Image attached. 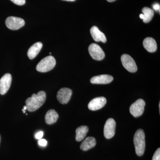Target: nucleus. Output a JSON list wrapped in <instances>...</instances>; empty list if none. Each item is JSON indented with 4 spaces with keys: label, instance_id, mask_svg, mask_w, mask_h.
<instances>
[{
    "label": "nucleus",
    "instance_id": "obj_1",
    "mask_svg": "<svg viewBox=\"0 0 160 160\" xmlns=\"http://www.w3.org/2000/svg\"><path fill=\"white\" fill-rule=\"evenodd\" d=\"M46 94L44 91L39 92L37 94H33L31 97L26 101L27 109L29 112H34L39 109L46 102Z\"/></svg>",
    "mask_w": 160,
    "mask_h": 160
},
{
    "label": "nucleus",
    "instance_id": "obj_2",
    "mask_svg": "<svg viewBox=\"0 0 160 160\" xmlns=\"http://www.w3.org/2000/svg\"><path fill=\"white\" fill-rule=\"evenodd\" d=\"M136 153L138 156L144 154L146 148L145 134L143 129H139L136 132L133 138Z\"/></svg>",
    "mask_w": 160,
    "mask_h": 160
},
{
    "label": "nucleus",
    "instance_id": "obj_3",
    "mask_svg": "<svg viewBox=\"0 0 160 160\" xmlns=\"http://www.w3.org/2000/svg\"><path fill=\"white\" fill-rule=\"evenodd\" d=\"M55 59L52 56H49L42 59L36 66L37 71L42 72H46L51 70L56 65Z\"/></svg>",
    "mask_w": 160,
    "mask_h": 160
},
{
    "label": "nucleus",
    "instance_id": "obj_4",
    "mask_svg": "<svg viewBox=\"0 0 160 160\" xmlns=\"http://www.w3.org/2000/svg\"><path fill=\"white\" fill-rule=\"evenodd\" d=\"M146 102L142 99H139L132 104L129 108V112L133 117H139L142 115L145 109Z\"/></svg>",
    "mask_w": 160,
    "mask_h": 160
},
{
    "label": "nucleus",
    "instance_id": "obj_5",
    "mask_svg": "<svg viewBox=\"0 0 160 160\" xmlns=\"http://www.w3.org/2000/svg\"><path fill=\"white\" fill-rule=\"evenodd\" d=\"M121 61L123 66L129 72H135L138 70L135 62L129 55L124 54L121 57Z\"/></svg>",
    "mask_w": 160,
    "mask_h": 160
},
{
    "label": "nucleus",
    "instance_id": "obj_6",
    "mask_svg": "<svg viewBox=\"0 0 160 160\" xmlns=\"http://www.w3.org/2000/svg\"><path fill=\"white\" fill-rule=\"evenodd\" d=\"M25 21L23 19L16 17H9L6 20V26L11 30H18L25 25Z\"/></svg>",
    "mask_w": 160,
    "mask_h": 160
},
{
    "label": "nucleus",
    "instance_id": "obj_7",
    "mask_svg": "<svg viewBox=\"0 0 160 160\" xmlns=\"http://www.w3.org/2000/svg\"><path fill=\"white\" fill-rule=\"evenodd\" d=\"M89 54L93 59L97 61H101L104 58L105 54L102 49L98 44L92 43L89 46Z\"/></svg>",
    "mask_w": 160,
    "mask_h": 160
},
{
    "label": "nucleus",
    "instance_id": "obj_8",
    "mask_svg": "<svg viewBox=\"0 0 160 160\" xmlns=\"http://www.w3.org/2000/svg\"><path fill=\"white\" fill-rule=\"evenodd\" d=\"M115 121L112 118H109L106 121L104 126V136L106 139H110L113 137L115 133Z\"/></svg>",
    "mask_w": 160,
    "mask_h": 160
},
{
    "label": "nucleus",
    "instance_id": "obj_9",
    "mask_svg": "<svg viewBox=\"0 0 160 160\" xmlns=\"http://www.w3.org/2000/svg\"><path fill=\"white\" fill-rule=\"evenodd\" d=\"M72 93L71 89L67 88H62L58 92L57 97L58 101L61 104H67L70 101Z\"/></svg>",
    "mask_w": 160,
    "mask_h": 160
},
{
    "label": "nucleus",
    "instance_id": "obj_10",
    "mask_svg": "<svg viewBox=\"0 0 160 160\" xmlns=\"http://www.w3.org/2000/svg\"><path fill=\"white\" fill-rule=\"evenodd\" d=\"M11 75L6 73L0 79V94H6L10 88L12 83Z\"/></svg>",
    "mask_w": 160,
    "mask_h": 160
},
{
    "label": "nucleus",
    "instance_id": "obj_11",
    "mask_svg": "<svg viewBox=\"0 0 160 160\" xmlns=\"http://www.w3.org/2000/svg\"><path fill=\"white\" fill-rule=\"evenodd\" d=\"M106 99L105 97H101L95 98L90 101L88 105V108L92 111L99 110L102 109L106 105Z\"/></svg>",
    "mask_w": 160,
    "mask_h": 160
},
{
    "label": "nucleus",
    "instance_id": "obj_12",
    "mask_svg": "<svg viewBox=\"0 0 160 160\" xmlns=\"http://www.w3.org/2000/svg\"><path fill=\"white\" fill-rule=\"evenodd\" d=\"M113 80V78L112 76L103 74L93 77L90 80V82L92 84H107L111 82Z\"/></svg>",
    "mask_w": 160,
    "mask_h": 160
},
{
    "label": "nucleus",
    "instance_id": "obj_13",
    "mask_svg": "<svg viewBox=\"0 0 160 160\" xmlns=\"http://www.w3.org/2000/svg\"><path fill=\"white\" fill-rule=\"evenodd\" d=\"M90 33L92 38L95 42H106L107 39L106 36L102 32L100 31L96 26H94L92 27L90 29Z\"/></svg>",
    "mask_w": 160,
    "mask_h": 160
},
{
    "label": "nucleus",
    "instance_id": "obj_14",
    "mask_svg": "<svg viewBox=\"0 0 160 160\" xmlns=\"http://www.w3.org/2000/svg\"><path fill=\"white\" fill-rule=\"evenodd\" d=\"M96 140L94 138L89 137L83 141L80 146V149L83 151H88L89 149L94 148L96 145Z\"/></svg>",
    "mask_w": 160,
    "mask_h": 160
},
{
    "label": "nucleus",
    "instance_id": "obj_15",
    "mask_svg": "<svg viewBox=\"0 0 160 160\" xmlns=\"http://www.w3.org/2000/svg\"><path fill=\"white\" fill-rule=\"evenodd\" d=\"M43 44L41 42H38L35 43L29 48L28 50L27 55L30 59L34 58L42 48Z\"/></svg>",
    "mask_w": 160,
    "mask_h": 160
},
{
    "label": "nucleus",
    "instance_id": "obj_16",
    "mask_svg": "<svg viewBox=\"0 0 160 160\" xmlns=\"http://www.w3.org/2000/svg\"><path fill=\"white\" fill-rule=\"evenodd\" d=\"M143 46L149 52H153L157 49V45L154 39L147 38L143 41Z\"/></svg>",
    "mask_w": 160,
    "mask_h": 160
},
{
    "label": "nucleus",
    "instance_id": "obj_17",
    "mask_svg": "<svg viewBox=\"0 0 160 160\" xmlns=\"http://www.w3.org/2000/svg\"><path fill=\"white\" fill-rule=\"evenodd\" d=\"M59 118V115L54 109H50L46 112L45 116L46 123L48 125L54 124L57 121Z\"/></svg>",
    "mask_w": 160,
    "mask_h": 160
},
{
    "label": "nucleus",
    "instance_id": "obj_18",
    "mask_svg": "<svg viewBox=\"0 0 160 160\" xmlns=\"http://www.w3.org/2000/svg\"><path fill=\"white\" fill-rule=\"evenodd\" d=\"M89 131V128L86 126H82L78 127L76 130V140L77 142H81L86 137Z\"/></svg>",
    "mask_w": 160,
    "mask_h": 160
},
{
    "label": "nucleus",
    "instance_id": "obj_19",
    "mask_svg": "<svg viewBox=\"0 0 160 160\" xmlns=\"http://www.w3.org/2000/svg\"><path fill=\"white\" fill-rule=\"evenodd\" d=\"M142 12L144 16L143 19V22L146 23L149 22L152 19L154 16V12L153 10L149 7H145L142 9Z\"/></svg>",
    "mask_w": 160,
    "mask_h": 160
},
{
    "label": "nucleus",
    "instance_id": "obj_20",
    "mask_svg": "<svg viewBox=\"0 0 160 160\" xmlns=\"http://www.w3.org/2000/svg\"><path fill=\"white\" fill-rule=\"evenodd\" d=\"M152 160H160V149L158 148L152 157Z\"/></svg>",
    "mask_w": 160,
    "mask_h": 160
},
{
    "label": "nucleus",
    "instance_id": "obj_21",
    "mask_svg": "<svg viewBox=\"0 0 160 160\" xmlns=\"http://www.w3.org/2000/svg\"><path fill=\"white\" fill-rule=\"evenodd\" d=\"M16 5L22 6L26 3V0H10Z\"/></svg>",
    "mask_w": 160,
    "mask_h": 160
},
{
    "label": "nucleus",
    "instance_id": "obj_22",
    "mask_svg": "<svg viewBox=\"0 0 160 160\" xmlns=\"http://www.w3.org/2000/svg\"><path fill=\"white\" fill-rule=\"evenodd\" d=\"M39 145L42 146H46L47 144V142L44 139H41L38 142Z\"/></svg>",
    "mask_w": 160,
    "mask_h": 160
},
{
    "label": "nucleus",
    "instance_id": "obj_23",
    "mask_svg": "<svg viewBox=\"0 0 160 160\" xmlns=\"http://www.w3.org/2000/svg\"><path fill=\"white\" fill-rule=\"evenodd\" d=\"M152 7L155 11H159L160 12V6L158 3H155L152 6Z\"/></svg>",
    "mask_w": 160,
    "mask_h": 160
},
{
    "label": "nucleus",
    "instance_id": "obj_24",
    "mask_svg": "<svg viewBox=\"0 0 160 160\" xmlns=\"http://www.w3.org/2000/svg\"><path fill=\"white\" fill-rule=\"evenodd\" d=\"M43 134H44V133H43V132H38L36 135V138L38 139H42V138Z\"/></svg>",
    "mask_w": 160,
    "mask_h": 160
},
{
    "label": "nucleus",
    "instance_id": "obj_25",
    "mask_svg": "<svg viewBox=\"0 0 160 160\" xmlns=\"http://www.w3.org/2000/svg\"><path fill=\"white\" fill-rule=\"evenodd\" d=\"M140 18H141V19H143V18H144V16H143V14H141L140 15Z\"/></svg>",
    "mask_w": 160,
    "mask_h": 160
},
{
    "label": "nucleus",
    "instance_id": "obj_26",
    "mask_svg": "<svg viewBox=\"0 0 160 160\" xmlns=\"http://www.w3.org/2000/svg\"><path fill=\"white\" fill-rule=\"evenodd\" d=\"M108 2H114L116 0H107Z\"/></svg>",
    "mask_w": 160,
    "mask_h": 160
},
{
    "label": "nucleus",
    "instance_id": "obj_27",
    "mask_svg": "<svg viewBox=\"0 0 160 160\" xmlns=\"http://www.w3.org/2000/svg\"><path fill=\"white\" fill-rule=\"evenodd\" d=\"M63 1H69V2H74L76 0H63Z\"/></svg>",
    "mask_w": 160,
    "mask_h": 160
},
{
    "label": "nucleus",
    "instance_id": "obj_28",
    "mask_svg": "<svg viewBox=\"0 0 160 160\" xmlns=\"http://www.w3.org/2000/svg\"><path fill=\"white\" fill-rule=\"evenodd\" d=\"M1 135H0V142H1Z\"/></svg>",
    "mask_w": 160,
    "mask_h": 160
}]
</instances>
